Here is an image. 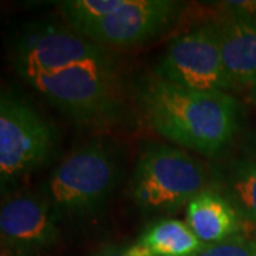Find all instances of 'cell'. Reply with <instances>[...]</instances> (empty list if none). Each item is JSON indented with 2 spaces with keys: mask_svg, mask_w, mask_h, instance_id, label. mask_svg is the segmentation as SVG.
Returning a JSON list of instances; mask_svg holds the SVG:
<instances>
[{
  "mask_svg": "<svg viewBox=\"0 0 256 256\" xmlns=\"http://www.w3.org/2000/svg\"><path fill=\"white\" fill-rule=\"evenodd\" d=\"M148 127L205 156L220 154L236 134L239 106L224 92H198L151 76L138 88Z\"/></svg>",
  "mask_w": 256,
  "mask_h": 256,
  "instance_id": "obj_1",
  "label": "cell"
},
{
  "mask_svg": "<svg viewBox=\"0 0 256 256\" xmlns=\"http://www.w3.org/2000/svg\"><path fill=\"white\" fill-rule=\"evenodd\" d=\"M28 82L50 104L78 122L108 120L118 107L116 64L108 53L37 76Z\"/></svg>",
  "mask_w": 256,
  "mask_h": 256,
  "instance_id": "obj_2",
  "label": "cell"
},
{
  "mask_svg": "<svg viewBox=\"0 0 256 256\" xmlns=\"http://www.w3.org/2000/svg\"><path fill=\"white\" fill-rule=\"evenodd\" d=\"M206 190L202 165L170 146H151L141 154L131 181V195L144 214H172Z\"/></svg>",
  "mask_w": 256,
  "mask_h": 256,
  "instance_id": "obj_3",
  "label": "cell"
},
{
  "mask_svg": "<svg viewBox=\"0 0 256 256\" xmlns=\"http://www.w3.org/2000/svg\"><path fill=\"white\" fill-rule=\"evenodd\" d=\"M118 182V162L101 141L82 146L64 158L44 185V195L58 214L87 215L108 200Z\"/></svg>",
  "mask_w": 256,
  "mask_h": 256,
  "instance_id": "obj_4",
  "label": "cell"
},
{
  "mask_svg": "<svg viewBox=\"0 0 256 256\" xmlns=\"http://www.w3.org/2000/svg\"><path fill=\"white\" fill-rule=\"evenodd\" d=\"M54 146L53 128L33 107L14 96H2L0 182L3 190L46 164Z\"/></svg>",
  "mask_w": 256,
  "mask_h": 256,
  "instance_id": "obj_5",
  "label": "cell"
},
{
  "mask_svg": "<svg viewBox=\"0 0 256 256\" xmlns=\"http://www.w3.org/2000/svg\"><path fill=\"white\" fill-rule=\"evenodd\" d=\"M156 76L198 92L229 90L216 23L202 24L174 38L156 66Z\"/></svg>",
  "mask_w": 256,
  "mask_h": 256,
  "instance_id": "obj_6",
  "label": "cell"
},
{
  "mask_svg": "<svg viewBox=\"0 0 256 256\" xmlns=\"http://www.w3.org/2000/svg\"><path fill=\"white\" fill-rule=\"evenodd\" d=\"M107 53L106 48L80 36L70 28L54 23L26 28L13 48L18 74L28 82L37 76L54 73Z\"/></svg>",
  "mask_w": 256,
  "mask_h": 256,
  "instance_id": "obj_7",
  "label": "cell"
},
{
  "mask_svg": "<svg viewBox=\"0 0 256 256\" xmlns=\"http://www.w3.org/2000/svg\"><path fill=\"white\" fill-rule=\"evenodd\" d=\"M182 12L174 0H126V4L78 33L96 44L131 47L164 33Z\"/></svg>",
  "mask_w": 256,
  "mask_h": 256,
  "instance_id": "obj_8",
  "label": "cell"
},
{
  "mask_svg": "<svg viewBox=\"0 0 256 256\" xmlns=\"http://www.w3.org/2000/svg\"><path fill=\"white\" fill-rule=\"evenodd\" d=\"M2 245L14 256H40L60 236L58 212L46 196L18 195L0 210Z\"/></svg>",
  "mask_w": 256,
  "mask_h": 256,
  "instance_id": "obj_9",
  "label": "cell"
},
{
  "mask_svg": "<svg viewBox=\"0 0 256 256\" xmlns=\"http://www.w3.org/2000/svg\"><path fill=\"white\" fill-rule=\"evenodd\" d=\"M220 54L230 88L256 82V23L225 16L216 23Z\"/></svg>",
  "mask_w": 256,
  "mask_h": 256,
  "instance_id": "obj_10",
  "label": "cell"
},
{
  "mask_svg": "<svg viewBox=\"0 0 256 256\" xmlns=\"http://www.w3.org/2000/svg\"><path fill=\"white\" fill-rule=\"evenodd\" d=\"M186 222L204 245H212L240 235L244 220L225 196L206 188L188 204Z\"/></svg>",
  "mask_w": 256,
  "mask_h": 256,
  "instance_id": "obj_11",
  "label": "cell"
},
{
  "mask_svg": "<svg viewBox=\"0 0 256 256\" xmlns=\"http://www.w3.org/2000/svg\"><path fill=\"white\" fill-rule=\"evenodd\" d=\"M205 246L188 224L160 220L142 232L137 242L126 248L128 256H192Z\"/></svg>",
  "mask_w": 256,
  "mask_h": 256,
  "instance_id": "obj_12",
  "label": "cell"
},
{
  "mask_svg": "<svg viewBox=\"0 0 256 256\" xmlns=\"http://www.w3.org/2000/svg\"><path fill=\"white\" fill-rule=\"evenodd\" d=\"M220 191L236 210L240 218L256 226V162L252 160L234 161L220 175Z\"/></svg>",
  "mask_w": 256,
  "mask_h": 256,
  "instance_id": "obj_13",
  "label": "cell"
},
{
  "mask_svg": "<svg viewBox=\"0 0 256 256\" xmlns=\"http://www.w3.org/2000/svg\"><path fill=\"white\" fill-rule=\"evenodd\" d=\"M68 28L76 33L107 18L126 4V0H64L57 3Z\"/></svg>",
  "mask_w": 256,
  "mask_h": 256,
  "instance_id": "obj_14",
  "label": "cell"
},
{
  "mask_svg": "<svg viewBox=\"0 0 256 256\" xmlns=\"http://www.w3.org/2000/svg\"><path fill=\"white\" fill-rule=\"evenodd\" d=\"M192 256H256V240L236 235L220 244L205 245Z\"/></svg>",
  "mask_w": 256,
  "mask_h": 256,
  "instance_id": "obj_15",
  "label": "cell"
},
{
  "mask_svg": "<svg viewBox=\"0 0 256 256\" xmlns=\"http://www.w3.org/2000/svg\"><path fill=\"white\" fill-rule=\"evenodd\" d=\"M220 6L225 12V16L244 18L256 23V0H230L222 2Z\"/></svg>",
  "mask_w": 256,
  "mask_h": 256,
  "instance_id": "obj_16",
  "label": "cell"
},
{
  "mask_svg": "<svg viewBox=\"0 0 256 256\" xmlns=\"http://www.w3.org/2000/svg\"><path fill=\"white\" fill-rule=\"evenodd\" d=\"M96 256H128L126 252V248H110L104 249L102 252L97 254Z\"/></svg>",
  "mask_w": 256,
  "mask_h": 256,
  "instance_id": "obj_17",
  "label": "cell"
},
{
  "mask_svg": "<svg viewBox=\"0 0 256 256\" xmlns=\"http://www.w3.org/2000/svg\"><path fill=\"white\" fill-rule=\"evenodd\" d=\"M2 256H14V255H12L10 252H8V250H4V249H3V250H2Z\"/></svg>",
  "mask_w": 256,
  "mask_h": 256,
  "instance_id": "obj_18",
  "label": "cell"
},
{
  "mask_svg": "<svg viewBox=\"0 0 256 256\" xmlns=\"http://www.w3.org/2000/svg\"><path fill=\"white\" fill-rule=\"evenodd\" d=\"M255 240H256V238H255Z\"/></svg>",
  "mask_w": 256,
  "mask_h": 256,
  "instance_id": "obj_19",
  "label": "cell"
}]
</instances>
